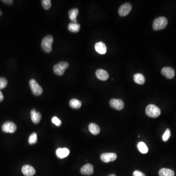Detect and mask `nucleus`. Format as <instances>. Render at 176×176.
<instances>
[{
    "label": "nucleus",
    "mask_w": 176,
    "mask_h": 176,
    "mask_svg": "<svg viewBox=\"0 0 176 176\" xmlns=\"http://www.w3.org/2000/svg\"><path fill=\"white\" fill-rule=\"evenodd\" d=\"M168 24L167 19L164 17H160L156 18L153 23V27L155 31L163 30Z\"/></svg>",
    "instance_id": "f257e3e1"
},
{
    "label": "nucleus",
    "mask_w": 176,
    "mask_h": 176,
    "mask_svg": "<svg viewBox=\"0 0 176 176\" xmlns=\"http://www.w3.org/2000/svg\"><path fill=\"white\" fill-rule=\"evenodd\" d=\"M53 38L52 36L48 35L43 38L42 41V47L45 52H51L52 51Z\"/></svg>",
    "instance_id": "f03ea898"
},
{
    "label": "nucleus",
    "mask_w": 176,
    "mask_h": 176,
    "mask_svg": "<svg viewBox=\"0 0 176 176\" xmlns=\"http://www.w3.org/2000/svg\"><path fill=\"white\" fill-rule=\"evenodd\" d=\"M146 113L148 117L156 118L160 116L161 111L160 108L154 104H150L146 108Z\"/></svg>",
    "instance_id": "7ed1b4c3"
},
{
    "label": "nucleus",
    "mask_w": 176,
    "mask_h": 176,
    "mask_svg": "<svg viewBox=\"0 0 176 176\" xmlns=\"http://www.w3.org/2000/svg\"><path fill=\"white\" fill-rule=\"evenodd\" d=\"M69 63L67 62H61L55 65L53 67V71L57 75L62 76L64 74L65 70L69 67Z\"/></svg>",
    "instance_id": "20e7f679"
},
{
    "label": "nucleus",
    "mask_w": 176,
    "mask_h": 176,
    "mask_svg": "<svg viewBox=\"0 0 176 176\" xmlns=\"http://www.w3.org/2000/svg\"><path fill=\"white\" fill-rule=\"evenodd\" d=\"M30 87L34 95L40 96L43 92V89L35 79H31L30 81Z\"/></svg>",
    "instance_id": "39448f33"
},
{
    "label": "nucleus",
    "mask_w": 176,
    "mask_h": 176,
    "mask_svg": "<svg viewBox=\"0 0 176 176\" xmlns=\"http://www.w3.org/2000/svg\"><path fill=\"white\" fill-rule=\"evenodd\" d=\"M132 8V6L129 2H127L120 6L118 10V13L121 17L125 16L130 13Z\"/></svg>",
    "instance_id": "423d86ee"
},
{
    "label": "nucleus",
    "mask_w": 176,
    "mask_h": 176,
    "mask_svg": "<svg viewBox=\"0 0 176 176\" xmlns=\"http://www.w3.org/2000/svg\"><path fill=\"white\" fill-rule=\"evenodd\" d=\"M16 125L12 122H6L2 126V131L5 133H13L16 131Z\"/></svg>",
    "instance_id": "0eeeda50"
},
{
    "label": "nucleus",
    "mask_w": 176,
    "mask_h": 176,
    "mask_svg": "<svg viewBox=\"0 0 176 176\" xmlns=\"http://www.w3.org/2000/svg\"><path fill=\"white\" fill-rule=\"evenodd\" d=\"M117 155L113 153H103L100 156L101 161L105 163L115 161L117 159Z\"/></svg>",
    "instance_id": "6e6552de"
},
{
    "label": "nucleus",
    "mask_w": 176,
    "mask_h": 176,
    "mask_svg": "<svg viewBox=\"0 0 176 176\" xmlns=\"http://www.w3.org/2000/svg\"><path fill=\"white\" fill-rule=\"evenodd\" d=\"M110 105L113 108L117 110L123 109L124 106V102L121 99H112L110 101Z\"/></svg>",
    "instance_id": "1a4fd4ad"
},
{
    "label": "nucleus",
    "mask_w": 176,
    "mask_h": 176,
    "mask_svg": "<svg viewBox=\"0 0 176 176\" xmlns=\"http://www.w3.org/2000/svg\"><path fill=\"white\" fill-rule=\"evenodd\" d=\"M162 73L168 79H172L173 78L175 75L174 69L169 67L163 68L162 70Z\"/></svg>",
    "instance_id": "9d476101"
},
{
    "label": "nucleus",
    "mask_w": 176,
    "mask_h": 176,
    "mask_svg": "<svg viewBox=\"0 0 176 176\" xmlns=\"http://www.w3.org/2000/svg\"><path fill=\"white\" fill-rule=\"evenodd\" d=\"M23 173L26 176H32L35 174L36 171L33 167L30 165H25L22 168Z\"/></svg>",
    "instance_id": "9b49d317"
},
{
    "label": "nucleus",
    "mask_w": 176,
    "mask_h": 176,
    "mask_svg": "<svg viewBox=\"0 0 176 176\" xmlns=\"http://www.w3.org/2000/svg\"><path fill=\"white\" fill-rule=\"evenodd\" d=\"M95 50L96 52L100 55H104L107 52V47L105 44L102 42H99L95 44Z\"/></svg>",
    "instance_id": "f8f14e48"
},
{
    "label": "nucleus",
    "mask_w": 176,
    "mask_h": 176,
    "mask_svg": "<svg viewBox=\"0 0 176 176\" xmlns=\"http://www.w3.org/2000/svg\"><path fill=\"white\" fill-rule=\"evenodd\" d=\"M81 173L84 175H91L93 173V166L92 164H86L82 167L80 169Z\"/></svg>",
    "instance_id": "ddd939ff"
},
{
    "label": "nucleus",
    "mask_w": 176,
    "mask_h": 176,
    "mask_svg": "<svg viewBox=\"0 0 176 176\" xmlns=\"http://www.w3.org/2000/svg\"><path fill=\"white\" fill-rule=\"evenodd\" d=\"M31 118L33 123L38 124L40 121L42 116L40 112H37L35 109H32L31 112Z\"/></svg>",
    "instance_id": "4468645a"
},
{
    "label": "nucleus",
    "mask_w": 176,
    "mask_h": 176,
    "mask_svg": "<svg viewBox=\"0 0 176 176\" xmlns=\"http://www.w3.org/2000/svg\"><path fill=\"white\" fill-rule=\"evenodd\" d=\"M96 76L97 78L102 81L107 80L109 78V74L106 71L102 69H98L96 71Z\"/></svg>",
    "instance_id": "2eb2a0df"
},
{
    "label": "nucleus",
    "mask_w": 176,
    "mask_h": 176,
    "mask_svg": "<svg viewBox=\"0 0 176 176\" xmlns=\"http://www.w3.org/2000/svg\"><path fill=\"white\" fill-rule=\"evenodd\" d=\"M70 150L68 148H58L56 151V154L57 157L60 158H63L69 156Z\"/></svg>",
    "instance_id": "dca6fc26"
},
{
    "label": "nucleus",
    "mask_w": 176,
    "mask_h": 176,
    "mask_svg": "<svg viewBox=\"0 0 176 176\" xmlns=\"http://www.w3.org/2000/svg\"><path fill=\"white\" fill-rule=\"evenodd\" d=\"M78 12L79 11L77 8H73L69 11V18L73 23H77L76 17L78 15Z\"/></svg>",
    "instance_id": "f3484780"
},
{
    "label": "nucleus",
    "mask_w": 176,
    "mask_h": 176,
    "mask_svg": "<svg viewBox=\"0 0 176 176\" xmlns=\"http://www.w3.org/2000/svg\"><path fill=\"white\" fill-rule=\"evenodd\" d=\"M89 130L93 135H97L100 131L99 127L96 123H91L89 124Z\"/></svg>",
    "instance_id": "a211bd4d"
},
{
    "label": "nucleus",
    "mask_w": 176,
    "mask_h": 176,
    "mask_svg": "<svg viewBox=\"0 0 176 176\" xmlns=\"http://www.w3.org/2000/svg\"><path fill=\"white\" fill-rule=\"evenodd\" d=\"M134 80L136 83L140 85H142L145 83V78L141 73H136L134 76Z\"/></svg>",
    "instance_id": "6ab92c4d"
},
{
    "label": "nucleus",
    "mask_w": 176,
    "mask_h": 176,
    "mask_svg": "<svg viewBox=\"0 0 176 176\" xmlns=\"http://www.w3.org/2000/svg\"><path fill=\"white\" fill-rule=\"evenodd\" d=\"M160 176H174L175 173L174 171L168 168H162L158 173Z\"/></svg>",
    "instance_id": "aec40b11"
},
{
    "label": "nucleus",
    "mask_w": 176,
    "mask_h": 176,
    "mask_svg": "<svg viewBox=\"0 0 176 176\" xmlns=\"http://www.w3.org/2000/svg\"><path fill=\"white\" fill-rule=\"evenodd\" d=\"M80 28V26L77 23H71L68 26V30L71 32L73 33H77L79 31Z\"/></svg>",
    "instance_id": "412c9836"
},
{
    "label": "nucleus",
    "mask_w": 176,
    "mask_h": 176,
    "mask_svg": "<svg viewBox=\"0 0 176 176\" xmlns=\"http://www.w3.org/2000/svg\"><path fill=\"white\" fill-rule=\"evenodd\" d=\"M82 103L78 99H71L70 101V105L73 109H79L81 107Z\"/></svg>",
    "instance_id": "4be33fe9"
},
{
    "label": "nucleus",
    "mask_w": 176,
    "mask_h": 176,
    "mask_svg": "<svg viewBox=\"0 0 176 176\" xmlns=\"http://www.w3.org/2000/svg\"><path fill=\"white\" fill-rule=\"evenodd\" d=\"M138 150L142 154H146L148 152V147L147 146L145 143H144L143 142H140L138 143L137 145Z\"/></svg>",
    "instance_id": "5701e85b"
},
{
    "label": "nucleus",
    "mask_w": 176,
    "mask_h": 176,
    "mask_svg": "<svg viewBox=\"0 0 176 176\" xmlns=\"http://www.w3.org/2000/svg\"><path fill=\"white\" fill-rule=\"evenodd\" d=\"M37 141V136L36 133H33L30 135L28 138V142L30 144H35Z\"/></svg>",
    "instance_id": "b1692460"
},
{
    "label": "nucleus",
    "mask_w": 176,
    "mask_h": 176,
    "mask_svg": "<svg viewBox=\"0 0 176 176\" xmlns=\"http://www.w3.org/2000/svg\"><path fill=\"white\" fill-rule=\"evenodd\" d=\"M42 4L43 6L45 8V10H49L51 8V1L50 0H43L42 1Z\"/></svg>",
    "instance_id": "393cba45"
},
{
    "label": "nucleus",
    "mask_w": 176,
    "mask_h": 176,
    "mask_svg": "<svg viewBox=\"0 0 176 176\" xmlns=\"http://www.w3.org/2000/svg\"><path fill=\"white\" fill-rule=\"evenodd\" d=\"M170 136H171V132H170V129L168 128V129H167L166 130V132H165L163 136H162V140L164 141H167L169 140Z\"/></svg>",
    "instance_id": "a878e982"
},
{
    "label": "nucleus",
    "mask_w": 176,
    "mask_h": 176,
    "mask_svg": "<svg viewBox=\"0 0 176 176\" xmlns=\"http://www.w3.org/2000/svg\"><path fill=\"white\" fill-rule=\"evenodd\" d=\"M7 85V80L4 77H0V89H4Z\"/></svg>",
    "instance_id": "bb28decb"
},
{
    "label": "nucleus",
    "mask_w": 176,
    "mask_h": 176,
    "mask_svg": "<svg viewBox=\"0 0 176 176\" xmlns=\"http://www.w3.org/2000/svg\"><path fill=\"white\" fill-rule=\"evenodd\" d=\"M51 121H52L53 124H55L57 126H60L62 124V122L61 120H59V118H57L56 117H52Z\"/></svg>",
    "instance_id": "cd10ccee"
},
{
    "label": "nucleus",
    "mask_w": 176,
    "mask_h": 176,
    "mask_svg": "<svg viewBox=\"0 0 176 176\" xmlns=\"http://www.w3.org/2000/svg\"><path fill=\"white\" fill-rule=\"evenodd\" d=\"M133 176H146V175L141 172L138 171V170H136L133 173Z\"/></svg>",
    "instance_id": "c85d7f7f"
},
{
    "label": "nucleus",
    "mask_w": 176,
    "mask_h": 176,
    "mask_svg": "<svg viewBox=\"0 0 176 176\" xmlns=\"http://www.w3.org/2000/svg\"><path fill=\"white\" fill-rule=\"evenodd\" d=\"M2 2L5 3V4H7V5H11L13 2L12 0H4V1H2Z\"/></svg>",
    "instance_id": "c756f323"
},
{
    "label": "nucleus",
    "mask_w": 176,
    "mask_h": 176,
    "mask_svg": "<svg viewBox=\"0 0 176 176\" xmlns=\"http://www.w3.org/2000/svg\"><path fill=\"white\" fill-rule=\"evenodd\" d=\"M4 99V96L2 95V92L0 91V102L2 101Z\"/></svg>",
    "instance_id": "7c9ffc66"
},
{
    "label": "nucleus",
    "mask_w": 176,
    "mask_h": 176,
    "mask_svg": "<svg viewBox=\"0 0 176 176\" xmlns=\"http://www.w3.org/2000/svg\"><path fill=\"white\" fill-rule=\"evenodd\" d=\"M108 176H116L115 174H111V175H109Z\"/></svg>",
    "instance_id": "2f4dec72"
},
{
    "label": "nucleus",
    "mask_w": 176,
    "mask_h": 176,
    "mask_svg": "<svg viewBox=\"0 0 176 176\" xmlns=\"http://www.w3.org/2000/svg\"><path fill=\"white\" fill-rule=\"evenodd\" d=\"M2 14V13L1 10H0V16Z\"/></svg>",
    "instance_id": "473e14b6"
}]
</instances>
